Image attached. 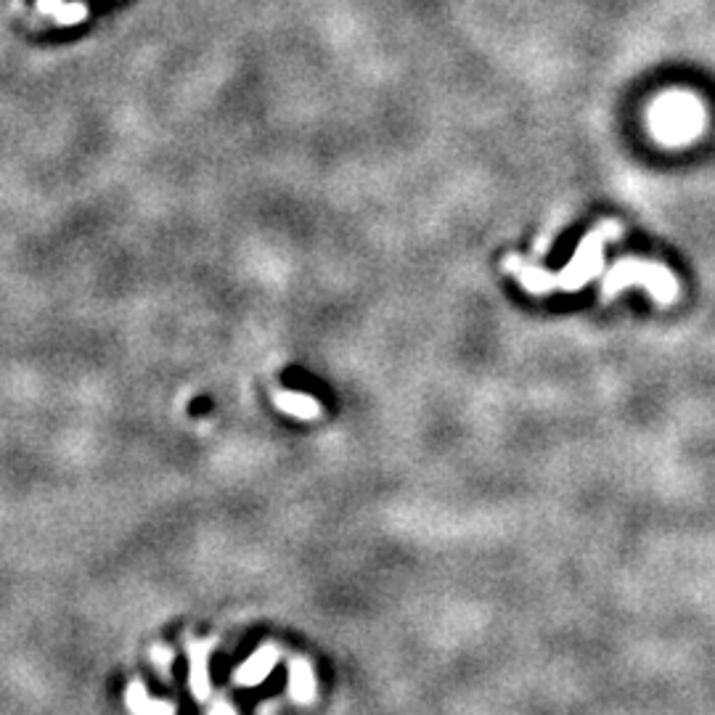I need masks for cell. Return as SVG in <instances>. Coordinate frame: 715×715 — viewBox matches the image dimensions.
<instances>
[{
	"label": "cell",
	"instance_id": "7a4b0ae2",
	"mask_svg": "<svg viewBox=\"0 0 715 715\" xmlns=\"http://www.w3.org/2000/svg\"><path fill=\"white\" fill-rule=\"evenodd\" d=\"M631 284L647 286L660 305H668V302H673L678 297V281L668 268H663L660 263L636 260V257L618 260V263L612 265V271L607 273V279L602 281V297L612 300L620 289Z\"/></svg>",
	"mask_w": 715,
	"mask_h": 715
},
{
	"label": "cell",
	"instance_id": "277c9868",
	"mask_svg": "<svg viewBox=\"0 0 715 715\" xmlns=\"http://www.w3.org/2000/svg\"><path fill=\"white\" fill-rule=\"evenodd\" d=\"M279 657H281L279 647H273V644H263V647L257 649L255 655L249 657L247 663L239 665L234 681L239 686L263 684L265 678H268L273 673L276 663H279Z\"/></svg>",
	"mask_w": 715,
	"mask_h": 715
},
{
	"label": "cell",
	"instance_id": "52a82bcc",
	"mask_svg": "<svg viewBox=\"0 0 715 715\" xmlns=\"http://www.w3.org/2000/svg\"><path fill=\"white\" fill-rule=\"evenodd\" d=\"M273 403L284 411V414L294 416V419H318V414H321V406H318L316 398H310V395H302V392H294V390H273Z\"/></svg>",
	"mask_w": 715,
	"mask_h": 715
},
{
	"label": "cell",
	"instance_id": "8992f818",
	"mask_svg": "<svg viewBox=\"0 0 715 715\" xmlns=\"http://www.w3.org/2000/svg\"><path fill=\"white\" fill-rule=\"evenodd\" d=\"M210 649L212 641H191V689L196 700L210 697Z\"/></svg>",
	"mask_w": 715,
	"mask_h": 715
},
{
	"label": "cell",
	"instance_id": "9c48e42d",
	"mask_svg": "<svg viewBox=\"0 0 715 715\" xmlns=\"http://www.w3.org/2000/svg\"><path fill=\"white\" fill-rule=\"evenodd\" d=\"M210 715H236V710L234 705H228V702H218V705L210 710Z\"/></svg>",
	"mask_w": 715,
	"mask_h": 715
},
{
	"label": "cell",
	"instance_id": "ba28073f",
	"mask_svg": "<svg viewBox=\"0 0 715 715\" xmlns=\"http://www.w3.org/2000/svg\"><path fill=\"white\" fill-rule=\"evenodd\" d=\"M130 708L136 715H175L173 705L170 702H151L146 694H143V686H133L130 689Z\"/></svg>",
	"mask_w": 715,
	"mask_h": 715
},
{
	"label": "cell",
	"instance_id": "5b68a950",
	"mask_svg": "<svg viewBox=\"0 0 715 715\" xmlns=\"http://www.w3.org/2000/svg\"><path fill=\"white\" fill-rule=\"evenodd\" d=\"M289 697L300 705H310L316 700V673L313 665L302 657H292L289 663Z\"/></svg>",
	"mask_w": 715,
	"mask_h": 715
},
{
	"label": "cell",
	"instance_id": "3957f363",
	"mask_svg": "<svg viewBox=\"0 0 715 715\" xmlns=\"http://www.w3.org/2000/svg\"><path fill=\"white\" fill-rule=\"evenodd\" d=\"M702 106L686 93H670L663 96L652 109V125H655L660 141L686 143L692 141L702 130Z\"/></svg>",
	"mask_w": 715,
	"mask_h": 715
},
{
	"label": "cell",
	"instance_id": "6da1fadb",
	"mask_svg": "<svg viewBox=\"0 0 715 715\" xmlns=\"http://www.w3.org/2000/svg\"><path fill=\"white\" fill-rule=\"evenodd\" d=\"M620 236V226L615 220H607L602 226L591 231L586 239L580 241L578 252L570 260L562 273H549L538 265L525 263L522 257L509 255L504 260V268L514 273L522 281L530 294H549V292H578L591 279H596L604 268V241Z\"/></svg>",
	"mask_w": 715,
	"mask_h": 715
}]
</instances>
